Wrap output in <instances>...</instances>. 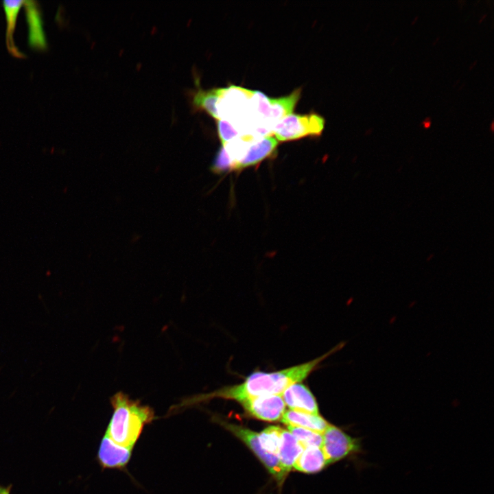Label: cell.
Returning <instances> with one entry per match:
<instances>
[{
  "instance_id": "1",
  "label": "cell",
  "mask_w": 494,
  "mask_h": 494,
  "mask_svg": "<svg viewBox=\"0 0 494 494\" xmlns=\"http://www.w3.org/2000/svg\"><path fill=\"white\" fill-rule=\"evenodd\" d=\"M342 346V344L338 345L325 355L304 364L275 372H256L247 377L241 384L224 386L209 393L186 397L179 403L172 407L171 410H176L193 406L214 398L240 402L252 397L281 395L290 386L305 379L320 362L340 349Z\"/></svg>"
},
{
  "instance_id": "2",
  "label": "cell",
  "mask_w": 494,
  "mask_h": 494,
  "mask_svg": "<svg viewBox=\"0 0 494 494\" xmlns=\"http://www.w3.org/2000/svg\"><path fill=\"white\" fill-rule=\"evenodd\" d=\"M110 401L113 412L105 434L117 445L133 449L145 425L154 420V412L123 392L115 393Z\"/></svg>"
},
{
  "instance_id": "3",
  "label": "cell",
  "mask_w": 494,
  "mask_h": 494,
  "mask_svg": "<svg viewBox=\"0 0 494 494\" xmlns=\"http://www.w3.org/2000/svg\"><path fill=\"white\" fill-rule=\"evenodd\" d=\"M324 126L325 119L316 113L290 114L276 124L272 131L277 140L285 141L307 136H319Z\"/></svg>"
},
{
  "instance_id": "4",
  "label": "cell",
  "mask_w": 494,
  "mask_h": 494,
  "mask_svg": "<svg viewBox=\"0 0 494 494\" xmlns=\"http://www.w3.org/2000/svg\"><path fill=\"white\" fill-rule=\"evenodd\" d=\"M322 434L320 448L327 465L363 452L360 439L351 436L336 426L329 424Z\"/></svg>"
},
{
  "instance_id": "5",
  "label": "cell",
  "mask_w": 494,
  "mask_h": 494,
  "mask_svg": "<svg viewBox=\"0 0 494 494\" xmlns=\"http://www.w3.org/2000/svg\"><path fill=\"white\" fill-rule=\"evenodd\" d=\"M217 422L243 441L278 481L281 482L284 479L287 473L283 471L278 457L267 452L261 447L257 433L242 426L222 421L220 419L217 420Z\"/></svg>"
},
{
  "instance_id": "6",
  "label": "cell",
  "mask_w": 494,
  "mask_h": 494,
  "mask_svg": "<svg viewBox=\"0 0 494 494\" xmlns=\"http://www.w3.org/2000/svg\"><path fill=\"white\" fill-rule=\"evenodd\" d=\"M301 93V89H297L289 95L279 98H270L261 92L255 91L252 98L255 99L257 110L264 117L277 124L286 116L292 114Z\"/></svg>"
},
{
  "instance_id": "7",
  "label": "cell",
  "mask_w": 494,
  "mask_h": 494,
  "mask_svg": "<svg viewBox=\"0 0 494 494\" xmlns=\"http://www.w3.org/2000/svg\"><path fill=\"white\" fill-rule=\"evenodd\" d=\"M239 403L252 416L268 422L281 420L285 411V404L281 395L252 397Z\"/></svg>"
},
{
  "instance_id": "8",
  "label": "cell",
  "mask_w": 494,
  "mask_h": 494,
  "mask_svg": "<svg viewBox=\"0 0 494 494\" xmlns=\"http://www.w3.org/2000/svg\"><path fill=\"white\" fill-rule=\"evenodd\" d=\"M132 449L117 445L105 434L97 452L99 464L103 469H125L130 460Z\"/></svg>"
},
{
  "instance_id": "9",
  "label": "cell",
  "mask_w": 494,
  "mask_h": 494,
  "mask_svg": "<svg viewBox=\"0 0 494 494\" xmlns=\"http://www.w3.org/2000/svg\"><path fill=\"white\" fill-rule=\"evenodd\" d=\"M281 395L285 405L290 410L319 414L315 397L311 391L300 382L287 387Z\"/></svg>"
},
{
  "instance_id": "10",
  "label": "cell",
  "mask_w": 494,
  "mask_h": 494,
  "mask_svg": "<svg viewBox=\"0 0 494 494\" xmlns=\"http://www.w3.org/2000/svg\"><path fill=\"white\" fill-rule=\"evenodd\" d=\"M277 145L278 141L272 135H266L255 140L237 164L236 170L255 165L269 157L274 153Z\"/></svg>"
},
{
  "instance_id": "11",
  "label": "cell",
  "mask_w": 494,
  "mask_h": 494,
  "mask_svg": "<svg viewBox=\"0 0 494 494\" xmlns=\"http://www.w3.org/2000/svg\"><path fill=\"white\" fill-rule=\"evenodd\" d=\"M226 88H216L209 90H203L198 86L191 91V100L192 108L195 111H205L213 118L220 119L217 112L218 101L223 95Z\"/></svg>"
},
{
  "instance_id": "12",
  "label": "cell",
  "mask_w": 494,
  "mask_h": 494,
  "mask_svg": "<svg viewBox=\"0 0 494 494\" xmlns=\"http://www.w3.org/2000/svg\"><path fill=\"white\" fill-rule=\"evenodd\" d=\"M304 450L303 445L287 430H281L278 451V459L283 469L287 473Z\"/></svg>"
},
{
  "instance_id": "13",
  "label": "cell",
  "mask_w": 494,
  "mask_h": 494,
  "mask_svg": "<svg viewBox=\"0 0 494 494\" xmlns=\"http://www.w3.org/2000/svg\"><path fill=\"white\" fill-rule=\"evenodd\" d=\"M27 22L28 24V40L30 45L34 47L43 49L46 47V38L43 27L38 5L35 1H25Z\"/></svg>"
},
{
  "instance_id": "14",
  "label": "cell",
  "mask_w": 494,
  "mask_h": 494,
  "mask_svg": "<svg viewBox=\"0 0 494 494\" xmlns=\"http://www.w3.org/2000/svg\"><path fill=\"white\" fill-rule=\"evenodd\" d=\"M287 426H294L322 434L329 424L319 414L296 410H285L281 420Z\"/></svg>"
},
{
  "instance_id": "15",
  "label": "cell",
  "mask_w": 494,
  "mask_h": 494,
  "mask_svg": "<svg viewBox=\"0 0 494 494\" xmlns=\"http://www.w3.org/2000/svg\"><path fill=\"white\" fill-rule=\"evenodd\" d=\"M24 2V0H4L2 2L7 22L5 32L6 46L10 53L17 57L25 56V54L16 47L14 40V33L17 16Z\"/></svg>"
},
{
  "instance_id": "16",
  "label": "cell",
  "mask_w": 494,
  "mask_h": 494,
  "mask_svg": "<svg viewBox=\"0 0 494 494\" xmlns=\"http://www.w3.org/2000/svg\"><path fill=\"white\" fill-rule=\"evenodd\" d=\"M327 465L320 447H309L304 450L296 461L293 468L304 473H316Z\"/></svg>"
},
{
  "instance_id": "17",
  "label": "cell",
  "mask_w": 494,
  "mask_h": 494,
  "mask_svg": "<svg viewBox=\"0 0 494 494\" xmlns=\"http://www.w3.org/2000/svg\"><path fill=\"white\" fill-rule=\"evenodd\" d=\"M282 429L278 426H270L257 434L261 447L267 452L277 456Z\"/></svg>"
},
{
  "instance_id": "18",
  "label": "cell",
  "mask_w": 494,
  "mask_h": 494,
  "mask_svg": "<svg viewBox=\"0 0 494 494\" xmlns=\"http://www.w3.org/2000/svg\"><path fill=\"white\" fill-rule=\"evenodd\" d=\"M287 428L304 448L309 447H321L322 442V434L321 433L299 427L287 426Z\"/></svg>"
},
{
  "instance_id": "19",
  "label": "cell",
  "mask_w": 494,
  "mask_h": 494,
  "mask_svg": "<svg viewBox=\"0 0 494 494\" xmlns=\"http://www.w3.org/2000/svg\"><path fill=\"white\" fill-rule=\"evenodd\" d=\"M211 170L216 174H222L233 170L232 161L223 145L219 149L215 155Z\"/></svg>"
},
{
  "instance_id": "20",
  "label": "cell",
  "mask_w": 494,
  "mask_h": 494,
  "mask_svg": "<svg viewBox=\"0 0 494 494\" xmlns=\"http://www.w3.org/2000/svg\"><path fill=\"white\" fill-rule=\"evenodd\" d=\"M217 132L222 145H225L239 135V132L226 119L217 120Z\"/></svg>"
},
{
  "instance_id": "21",
  "label": "cell",
  "mask_w": 494,
  "mask_h": 494,
  "mask_svg": "<svg viewBox=\"0 0 494 494\" xmlns=\"http://www.w3.org/2000/svg\"><path fill=\"white\" fill-rule=\"evenodd\" d=\"M425 128H429L430 126L431 122L430 121H425L423 123Z\"/></svg>"
},
{
  "instance_id": "22",
  "label": "cell",
  "mask_w": 494,
  "mask_h": 494,
  "mask_svg": "<svg viewBox=\"0 0 494 494\" xmlns=\"http://www.w3.org/2000/svg\"><path fill=\"white\" fill-rule=\"evenodd\" d=\"M10 486H9L5 491L0 494H10Z\"/></svg>"
},
{
  "instance_id": "23",
  "label": "cell",
  "mask_w": 494,
  "mask_h": 494,
  "mask_svg": "<svg viewBox=\"0 0 494 494\" xmlns=\"http://www.w3.org/2000/svg\"><path fill=\"white\" fill-rule=\"evenodd\" d=\"M8 488V487H3V486H0V493H3V491H5Z\"/></svg>"
},
{
  "instance_id": "24",
  "label": "cell",
  "mask_w": 494,
  "mask_h": 494,
  "mask_svg": "<svg viewBox=\"0 0 494 494\" xmlns=\"http://www.w3.org/2000/svg\"><path fill=\"white\" fill-rule=\"evenodd\" d=\"M50 275H51V272H50V270H47V272H46V276H47V277H49V276H50Z\"/></svg>"
},
{
  "instance_id": "25",
  "label": "cell",
  "mask_w": 494,
  "mask_h": 494,
  "mask_svg": "<svg viewBox=\"0 0 494 494\" xmlns=\"http://www.w3.org/2000/svg\"><path fill=\"white\" fill-rule=\"evenodd\" d=\"M1 368H1V367H0V370H1Z\"/></svg>"
}]
</instances>
